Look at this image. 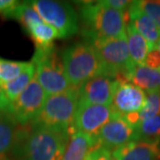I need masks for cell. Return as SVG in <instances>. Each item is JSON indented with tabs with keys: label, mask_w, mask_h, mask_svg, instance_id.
Returning a JSON list of instances; mask_svg holds the SVG:
<instances>
[{
	"label": "cell",
	"mask_w": 160,
	"mask_h": 160,
	"mask_svg": "<svg viewBox=\"0 0 160 160\" xmlns=\"http://www.w3.org/2000/svg\"><path fill=\"white\" fill-rule=\"evenodd\" d=\"M69 131L18 125L12 160H62Z\"/></svg>",
	"instance_id": "6da1fadb"
},
{
	"label": "cell",
	"mask_w": 160,
	"mask_h": 160,
	"mask_svg": "<svg viewBox=\"0 0 160 160\" xmlns=\"http://www.w3.org/2000/svg\"><path fill=\"white\" fill-rule=\"evenodd\" d=\"M82 29L86 42L110 39L126 34L129 22L128 12H121L104 5L102 1L78 2Z\"/></svg>",
	"instance_id": "7a4b0ae2"
},
{
	"label": "cell",
	"mask_w": 160,
	"mask_h": 160,
	"mask_svg": "<svg viewBox=\"0 0 160 160\" xmlns=\"http://www.w3.org/2000/svg\"><path fill=\"white\" fill-rule=\"evenodd\" d=\"M64 70L71 86L79 89L88 80L103 73V68L97 52L86 41L70 45L60 53Z\"/></svg>",
	"instance_id": "3957f363"
},
{
	"label": "cell",
	"mask_w": 160,
	"mask_h": 160,
	"mask_svg": "<svg viewBox=\"0 0 160 160\" xmlns=\"http://www.w3.org/2000/svg\"><path fill=\"white\" fill-rule=\"evenodd\" d=\"M78 107V89L49 95L38 116L30 124L35 128L67 132L72 126Z\"/></svg>",
	"instance_id": "277c9868"
},
{
	"label": "cell",
	"mask_w": 160,
	"mask_h": 160,
	"mask_svg": "<svg viewBox=\"0 0 160 160\" xmlns=\"http://www.w3.org/2000/svg\"><path fill=\"white\" fill-rule=\"evenodd\" d=\"M32 63L36 69L35 77L48 96L73 89L54 46L46 49H36Z\"/></svg>",
	"instance_id": "5b68a950"
},
{
	"label": "cell",
	"mask_w": 160,
	"mask_h": 160,
	"mask_svg": "<svg viewBox=\"0 0 160 160\" xmlns=\"http://www.w3.org/2000/svg\"><path fill=\"white\" fill-rule=\"evenodd\" d=\"M90 44L97 52L102 65L103 73L110 75L116 79L129 81L135 64L132 62L129 53L126 34Z\"/></svg>",
	"instance_id": "8992f818"
},
{
	"label": "cell",
	"mask_w": 160,
	"mask_h": 160,
	"mask_svg": "<svg viewBox=\"0 0 160 160\" xmlns=\"http://www.w3.org/2000/svg\"><path fill=\"white\" fill-rule=\"evenodd\" d=\"M29 2L44 22L57 31L58 38L66 39L78 32V14L70 4L55 0H32Z\"/></svg>",
	"instance_id": "52a82bcc"
},
{
	"label": "cell",
	"mask_w": 160,
	"mask_h": 160,
	"mask_svg": "<svg viewBox=\"0 0 160 160\" xmlns=\"http://www.w3.org/2000/svg\"><path fill=\"white\" fill-rule=\"evenodd\" d=\"M47 97V93L35 77L29 86L10 102L6 111L19 126H27L38 116Z\"/></svg>",
	"instance_id": "ba28073f"
},
{
	"label": "cell",
	"mask_w": 160,
	"mask_h": 160,
	"mask_svg": "<svg viewBox=\"0 0 160 160\" xmlns=\"http://www.w3.org/2000/svg\"><path fill=\"white\" fill-rule=\"evenodd\" d=\"M115 115L110 106L78 104L70 128L95 139L100 130Z\"/></svg>",
	"instance_id": "9c48e42d"
},
{
	"label": "cell",
	"mask_w": 160,
	"mask_h": 160,
	"mask_svg": "<svg viewBox=\"0 0 160 160\" xmlns=\"http://www.w3.org/2000/svg\"><path fill=\"white\" fill-rule=\"evenodd\" d=\"M95 140L99 146L112 152L128 143L137 142V131L122 116L116 114L100 130Z\"/></svg>",
	"instance_id": "30bf717a"
},
{
	"label": "cell",
	"mask_w": 160,
	"mask_h": 160,
	"mask_svg": "<svg viewBox=\"0 0 160 160\" xmlns=\"http://www.w3.org/2000/svg\"><path fill=\"white\" fill-rule=\"evenodd\" d=\"M116 78L106 73L96 75L78 90V104L110 106L113 99Z\"/></svg>",
	"instance_id": "8fae6325"
},
{
	"label": "cell",
	"mask_w": 160,
	"mask_h": 160,
	"mask_svg": "<svg viewBox=\"0 0 160 160\" xmlns=\"http://www.w3.org/2000/svg\"><path fill=\"white\" fill-rule=\"evenodd\" d=\"M146 93L126 80L116 79L113 99L110 107L120 116L140 112L146 103Z\"/></svg>",
	"instance_id": "7c38bea8"
},
{
	"label": "cell",
	"mask_w": 160,
	"mask_h": 160,
	"mask_svg": "<svg viewBox=\"0 0 160 160\" xmlns=\"http://www.w3.org/2000/svg\"><path fill=\"white\" fill-rule=\"evenodd\" d=\"M129 22L140 34L144 37L149 45V51L157 48L160 39V29L155 22L137 6L136 1H132L128 9Z\"/></svg>",
	"instance_id": "4fadbf2b"
},
{
	"label": "cell",
	"mask_w": 160,
	"mask_h": 160,
	"mask_svg": "<svg viewBox=\"0 0 160 160\" xmlns=\"http://www.w3.org/2000/svg\"><path fill=\"white\" fill-rule=\"evenodd\" d=\"M116 160H160V143L137 141L112 151Z\"/></svg>",
	"instance_id": "5bb4252c"
},
{
	"label": "cell",
	"mask_w": 160,
	"mask_h": 160,
	"mask_svg": "<svg viewBox=\"0 0 160 160\" xmlns=\"http://www.w3.org/2000/svg\"><path fill=\"white\" fill-rule=\"evenodd\" d=\"M69 136L62 160H86L97 142L91 136L69 129Z\"/></svg>",
	"instance_id": "9a60e30c"
},
{
	"label": "cell",
	"mask_w": 160,
	"mask_h": 160,
	"mask_svg": "<svg viewBox=\"0 0 160 160\" xmlns=\"http://www.w3.org/2000/svg\"><path fill=\"white\" fill-rule=\"evenodd\" d=\"M18 124L6 110H0V160H12Z\"/></svg>",
	"instance_id": "2e32d148"
},
{
	"label": "cell",
	"mask_w": 160,
	"mask_h": 160,
	"mask_svg": "<svg viewBox=\"0 0 160 160\" xmlns=\"http://www.w3.org/2000/svg\"><path fill=\"white\" fill-rule=\"evenodd\" d=\"M129 82L147 92L160 91V69L135 65L130 75Z\"/></svg>",
	"instance_id": "e0dca14e"
},
{
	"label": "cell",
	"mask_w": 160,
	"mask_h": 160,
	"mask_svg": "<svg viewBox=\"0 0 160 160\" xmlns=\"http://www.w3.org/2000/svg\"><path fill=\"white\" fill-rule=\"evenodd\" d=\"M126 36L129 53L132 62L135 65H144L145 60L149 52L148 41L129 22L126 25Z\"/></svg>",
	"instance_id": "ac0fdd59"
},
{
	"label": "cell",
	"mask_w": 160,
	"mask_h": 160,
	"mask_svg": "<svg viewBox=\"0 0 160 160\" xmlns=\"http://www.w3.org/2000/svg\"><path fill=\"white\" fill-rule=\"evenodd\" d=\"M26 32L33 40L36 49L50 48L53 46V41L58 38L57 31L44 22L36 23Z\"/></svg>",
	"instance_id": "d6986e66"
},
{
	"label": "cell",
	"mask_w": 160,
	"mask_h": 160,
	"mask_svg": "<svg viewBox=\"0 0 160 160\" xmlns=\"http://www.w3.org/2000/svg\"><path fill=\"white\" fill-rule=\"evenodd\" d=\"M36 74V69L32 62H29V65L27 69L23 71L16 78L1 86L4 92L6 93V97L10 101V102L14 101L16 98L31 83Z\"/></svg>",
	"instance_id": "ffe728a7"
},
{
	"label": "cell",
	"mask_w": 160,
	"mask_h": 160,
	"mask_svg": "<svg viewBox=\"0 0 160 160\" xmlns=\"http://www.w3.org/2000/svg\"><path fill=\"white\" fill-rule=\"evenodd\" d=\"M6 19L16 20L22 24L25 30H27L29 27L33 26L36 23L44 22L39 16V14L29 4V1H24L22 3L20 2L7 14Z\"/></svg>",
	"instance_id": "44dd1931"
},
{
	"label": "cell",
	"mask_w": 160,
	"mask_h": 160,
	"mask_svg": "<svg viewBox=\"0 0 160 160\" xmlns=\"http://www.w3.org/2000/svg\"><path fill=\"white\" fill-rule=\"evenodd\" d=\"M138 141L160 143V114L142 121L136 127Z\"/></svg>",
	"instance_id": "7402d4cb"
},
{
	"label": "cell",
	"mask_w": 160,
	"mask_h": 160,
	"mask_svg": "<svg viewBox=\"0 0 160 160\" xmlns=\"http://www.w3.org/2000/svg\"><path fill=\"white\" fill-rule=\"evenodd\" d=\"M29 62H16L0 58V86L10 82L22 73Z\"/></svg>",
	"instance_id": "603a6c76"
},
{
	"label": "cell",
	"mask_w": 160,
	"mask_h": 160,
	"mask_svg": "<svg viewBox=\"0 0 160 160\" xmlns=\"http://www.w3.org/2000/svg\"><path fill=\"white\" fill-rule=\"evenodd\" d=\"M146 96V103L139 112L140 124L144 120L160 114V91L148 92Z\"/></svg>",
	"instance_id": "cb8c5ba5"
},
{
	"label": "cell",
	"mask_w": 160,
	"mask_h": 160,
	"mask_svg": "<svg viewBox=\"0 0 160 160\" xmlns=\"http://www.w3.org/2000/svg\"><path fill=\"white\" fill-rule=\"evenodd\" d=\"M136 4L149 17L154 21L160 29V1L139 0L136 1Z\"/></svg>",
	"instance_id": "d4e9b609"
},
{
	"label": "cell",
	"mask_w": 160,
	"mask_h": 160,
	"mask_svg": "<svg viewBox=\"0 0 160 160\" xmlns=\"http://www.w3.org/2000/svg\"><path fill=\"white\" fill-rule=\"evenodd\" d=\"M86 160H116L112 155V152L102 147L96 145L90 151V153L86 157Z\"/></svg>",
	"instance_id": "484cf974"
},
{
	"label": "cell",
	"mask_w": 160,
	"mask_h": 160,
	"mask_svg": "<svg viewBox=\"0 0 160 160\" xmlns=\"http://www.w3.org/2000/svg\"><path fill=\"white\" fill-rule=\"evenodd\" d=\"M102 2L104 5L121 12H127L132 4V1L127 0H102Z\"/></svg>",
	"instance_id": "4316f807"
},
{
	"label": "cell",
	"mask_w": 160,
	"mask_h": 160,
	"mask_svg": "<svg viewBox=\"0 0 160 160\" xmlns=\"http://www.w3.org/2000/svg\"><path fill=\"white\" fill-rule=\"evenodd\" d=\"M144 65L152 69H160V52L158 48L149 52Z\"/></svg>",
	"instance_id": "83f0119b"
},
{
	"label": "cell",
	"mask_w": 160,
	"mask_h": 160,
	"mask_svg": "<svg viewBox=\"0 0 160 160\" xmlns=\"http://www.w3.org/2000/svg\"><path fill=\"white\" fill-rule=\"evenodd\" d=\"M19 3L16 0H0V15L6 18Z\"/></svg>",
	"instance_id": "f1b7e54d"
},
{
	"label": "cell",
	"mask_w": 160,
	"mask_h": 160,
	"mask_svg": "<svg viewBox=\"0 0 160 160\" xmlns=\"http://www.w3.org/2000/svg\"><path fill=\"white\" fill-rule=\"evenodd\" d=\"M10 105V101L6 97V93L0 86V110H7Z\"/></svg>",
	"instance_id": "f546056e"
},
{
	"label": "cell",
	"mask_w": 160,
	"mask_h": 160,
	"mask_svg": "<svg viewBox=\"0 0 160 160\" xmlns=\"http://www.w3.org/2000/svg\"><path fill=\"white\" fill-rule=\"evenodd\" d=\"M157 48H158V50L160 52V39L158 41V45H157Z\"/></svg>",
	"instance_id": "4dcf8cb0"
}]
</instances>
